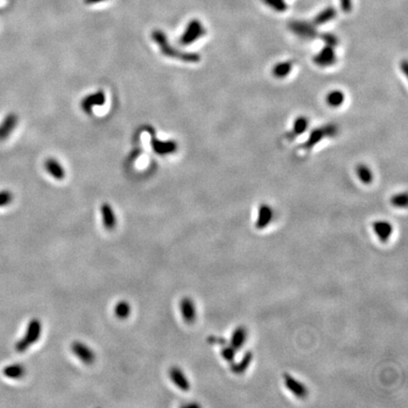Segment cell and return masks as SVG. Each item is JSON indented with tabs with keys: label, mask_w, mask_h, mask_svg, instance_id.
Here are the masks:
<instances>
[{
	"label": "cell",
	"mask_w": 408,
	"mask_h": 408,
	"mask_svg": "<svg viewBox=\"0 0 408 408\" xmlns=\"http://www.w3.org/2000/svg\"><path fill=\"white\" fill-rule=\"evenodd\" d=\"M151 38L160 48L162 54L167 58L177 59L181 62L187 63H196L200 62L201 57L198 53L181 51L176 47H173L167 39V36L165 35V32H162L161 30H154L151 33Z\"/></svg>",
	"instance_id": "cell-1"
},
{
	"label": "cell",
	"mask_w": 408,
	"mask_h": 408,
	"mask_svg": "<svg viewBox=\"0 0 408 408\" xmlns=\"http://www.w3.org/2000/svg\"><path fill=\"white\" fill-rule=\"evenodd\" d=\"M42 334V323L39 320L33 319L29 322L23 338H20L16 344V350L18 353H25L31 346L39 340Z\"/></svg>",
	"instance_id": "cell-2"
},
{
	"label": "cell",
	"mask_w": 408,
	"mask_h": 408,
	"mask_svg": "<svg viewBox=\"0 0 408 408\" xmlns=\"http://www.w3.org/2000/svg\"><path fill=\"white\" fill-rule=\"evenodd\" d=\"M338 134V128L335 124H327L320 128H316L311 131L308 138L306 139L302 148L304 149H312L324 138H333Z\"/></svg>",
	"instance_id": "cell-3"
},
{
	"label": "cell",
	"mask_w": 408,
	"mask_h": 408,
	"mask_svg": "<svg viewBox=\"0 0 408 408\" xmlns=\"http://www.w3.org/2000/svg\"><path fill=\"white\" fill-rule=\"evenodd\" d=\"M206 34V29L198 19H192L189 21L183 33L181 34L179 43L181 46H189L200 39Z\"/></svg>",
	"instance_id": "cell-4"
},
{
	"label": "cell",
	"mask_w": 408,
	"mask_h": 408,
	"mask_svg": "<svg viewBox=\"0 0 408 408\" xmlns=\"http://www.w3.org/2000/svg\"><path fill=\"white\" fill-rule=\"evenodd\" d=\"M289 30L293 32L295 35H297L300 39L313 40L318 37V32L316 30V26L314 24L307 22V21H301V20H296L292 21L288 25Z\"/></svg>",
	"instance_id": "cell-5"
},
{
	"label": "cell",
	"mask_w": 408,
	"mask_h": 408,
	"mask_svg": "<svg viewBox=\"0 0 408 408\" xmlns=\"http://www.w3.org/2000/svg\"><path fill=\"white\" fill-rule=\"evenodd\" d=\"M338 62V56L335 47L324 46L313 57V63L322 68H327L335 65Z\"/></svg>",
	"instance_id": "cell-6"
},
{
	"label": "cell",
	"mask_w": 408,
	"mask_h": 408,
	"mask_svg": "<svg viewBox=\"0 0 408 408\" xmlns=\"http://www.w3.org/2000/svg\"><path fill=\"white\" fill-rule=\"evenodd\" d=\"M283 384L286 389L292 393L296 398L303 400L308 396V389L303 383L298 381L289 373L284 372L283 374Z\"/></svg>",
	"instance_id": "cell-7"
},
{
	"label": "cell",
	"mask_w": 408,
	"mask_h": 408,
	"mask_svg": "<svg viewBox=\"0 0 408 408\" xmlns=\"http://www.w3.org/2000/svg\"><path fill=\"white\" fill-rule=\"evenodd\" d=\"M106 102V95L102 90H98L93 94H89L80 101V108L87 115H91L93 109L96 106H102Z\"/></svg>",
	"instance_id": "cell-8"
},
{
	"label": "cell",
	"mask_w": 408,
	"mask_h": 408,
	"mask_svg": "<svg viewBox=\"0 0 408 408\" xmlns=\"http://www.w3.org/2000/svg\"><path fill=\"white\" fill-rule=\"evenodd\" d=\"M372 230L378 240L382 244H386L392 236L394 228L387 220H376L372 223Z\"/></svg>",
	"instance_id": "cell-9"
},
{
	"label": "cell",
	"mask_w": 408,
	"mask_h": 408,
	"mask_svg": "<svg viewBox=\"0 0 408 408\" xmlns=\"http://www.w3.org/2000/svg\"><path fill=\"white\" fill-rule=\"evenodd\" d=\"M150 146L153 151L161 156L169 155L175 153L178 150V143L174 140H166L163 141L157 139L154 135H152L150 140Z\"/></svg>",
	"instance_id": "cell-10"
},
{
	"label": "cell",
	"mask_w": 408,
	"mask_h": 408,
	"mask_svg": "<svg viewBox=\"0 0 408 408\" xmlns=\"http://www.w3.org/2000/svg\"><path fill=\"white\" fill-rule=\"evenodd\" d=\"M71 350L75 356H77L80 361L86 365H92L95 360V354L93 350L82 342H73L71 345Z\"/></svg>",
	"instance_id": "cell-11"
},
{
	"label": "cell",
	"mask_w": 408,
	"mask_h": 408,
	"mask_svg": "<svg viewBox=\"0 0 408 408\" xmlns=\"http://www.w3.org/2000/svg\"><path fill=\"white\" fill-rule=\"evenodd\" d=\"M274 218V211L270 205L261 204L258 209L257 218L254 223V227L257 230H264L269 226Z\"/></svg>",
	"instance_id": "cell-12"
},
{
	"label": "cell",
	"mask_w": 408,
	"mask_h": 408,
	"mask_svg": "<svg viewBox=\"0 0 408 408\" xmlns=\"http://www.w3.org/2000/svg\"><path fill=\"white\" fill-rule=\"evenodd\" d=\"M18 116L15 113H10L0 122V142L8 139L10 135L16 130L18 124Z\"/></svg>",
	"instance_id": "cell-13"
},
{
	"label": "cell",
	"mask_w": 408,
	"mask_h": 408,
	"mask_svg": "<svg viewBox=\"0 0 408 408\" xmlns=\"http://www.w3.org/2000/svg\"><path fill=\"white\" fill-rule=\"evenodd\" d=\"M180 310L185 323L192 324L195 322L196 319V305L192 298L189 297L181 298L180 301Z\"/></svg>",
	"instance_id": "cell-14"
},
{
	"label": "cell",
	"mask_w": 408,
	"mask_h": 408,
	"mask_svg": "<svg viewBox=\"0 0 408 408\" xmlns=\"http://www.w3.org/2000/svg\"><path fill=\"white\" fill-rule=\"evenodd\" d=\"M169 377L171 379L174 385H176L178 388H180L182 391H189L191 388V385L188 379L182 369L179 367H172L169 369Z\"/></svg>",
	"instance_id": "cell-15"
},
{
	"label": "cell",
	"mask_w": 408,
	"mask_h": 408,
	"mask_svg": "<svg viewBox=\"0 0 408 408\" xmlns=\"http://www.w3.org/2000/svg\"><path fill=\"white\" fill-rule=\"evenodd\" d=\"M100 212H101L102 223L103 226L107 231H113L118 223L116 213L114 211L113 207L110 204L105 202L100 207Z\"/></svg>",
	"instance_id": "cell-16"
},
{
	"label": "cell",
	"mask_w": 408,
	"mask_h": 408,
	"mask_svg": "<svg viewBox=\"0 0 408 408\" xmlns=\"http://www.w3.org/2000/svg\"><path fill=\"white\" fill-rule=\"evenodd\" d=\"M45 168L48 174L53 177L55 180L62 181L65 178V170L55 158H47L45 162Z\"/></svg>",
	"instance_id": "cell-17"
},
{
	"label": "cell",
	"mask_w": 408,
	"mask_h": 408,
	"mask_svg": "<svg viewBox=\"0 0 408 408\" xmlns=\"http://www.w3.org/2000/svg\"><path fill=\"white\" fill-rule=\"evenodd\" d=\"M252 360H253V353L251 352H247L239 361H234L230 364V370L236 375H241L250 368Z\"/></svg>",
	"instance_id": "cell-18"
},
{
	"label": "cell",
	"mask_w": 408,
	"mask_h": 408,
	"mask_svg": "<svg viewBox=\"0 0 408 408\" xmlns=\"http://www.w3.org/2000/svg\"><path fill=\"white\" fill-rule=\"evenodd\" d=\"M247 339H248V330L243 325L238 326L232 333V336L230 338V345L234 347L236 351H239L247 342Z\"/></svg>",
	"instance_id": "cell-19"
},
{
	"label": "cell",
	"mask_w": 408,
	"mask_h": 408,
	"mask_svg": "<svg viewBox=\"0 0 408 408\" xmlns=\"http://www.w3.org/2000/svg\"><path fill=\"white\" fill-rule=\"evenodd\" d=\"M293 69V63L291 61H284L276 63L272 68V75L276 79H283L288 77Z\"/></svg>",
	"instance_id": "cell-20"
},
{
	"label": "cell",
	"mask_w": 408,
	"mask_h": 408,
	"mask_svg": "<svg viewBox=\"0 0 408 408\" xmlns=\"http://www.w3.org/2000/svg\"><path fill=\"white\" fill-rule=\"evenodd\" d=\"M337 16V11L334 7H328V8L322 10V12L315 16L313 19V22L315 26H322L325 24L328 23L330 21H332L333 19H335Z\"/></svg>",
	"instance_id": "cell-21"
},
{
	"label": "cell",
	"mask_w": 408,
	"mask_h": 408,
	"mask_svg": "<svg viewBox=\"0 0 408 408\" xmlns=\"http://www.w3.org/2000/svg\"><path fill=\"white\" fill-rule=\"evenodd\" d=\"M356 176L363 184L369 185L374 179V175L369 165L359 164L356 166Z\"/></svg>",
	"instance_id": "cell-22"
},
{
	"label": "cell",
	"mask_w": 408,
	"mask_h": 408,
	"mask_svg": "<svg viewBox=\"0 0 408 408\" xmlns=\"http://www.w3.org/2000/svg\"><path fill=\"white\" fill-rule=\"evenodd\" d=\"M345 99V94L341 90H332L326 95V103L331 108L341 107Z\"/></svg>",
	"instance_id": "cell-23"
},
{
	"label": "cell",
	"mask_w": 408,
	"mask_h": 408,
	"mask_svg": "<svg viewBox=\"0 0 408 408\" xmlns=\"http://www.w3.org/2000/svg\"><path fill=\"white\" fill-rule=\"evenodd\" d=\"M309 126V120L308 118L304 117V116H300L298 117L294 120L293 125H292V130H291L290 135L292 138H295L297 136H299L301 134H304Z\"/></svg>",
	"instance_id": "cell-24"
},
{
	"label": "cell",
	"mask_w": 408,
	"mask_h": 408,
	"mask_svg": "<svg viewBox=\"0 0 408 408\" xmlns=\"http://www.w3.org/2000/svg\"><path fill=\"white\" fill-rule=\"evenodd\" d=\"M26 369L20 364L10 365L3 369V374L10 379H20L25 375Z\"/></svg>",
	"instance_id": "cell-25"
},
{
	"label": "cell",
	"mask_w": 408,
	"mask_h": 408,
	"mask_svg": "<svg viewBox=\"0 0 408 408\" xmlns=\"http://www.w3.org/2000/svg\"><path fill=\"white\" fill-rule=\"evenodd\" d=\"M132 312L131 304L126 300H120L115 307V315L118 320H127Z\"/></svg>",
	"instance_id": "cell-26"
},
{
	"label": "cell",
	"mask_w": 408,
	"mask_h": 408,
	"mask_svg": "<svg viewBox=\"0 0 408 408\" xmlns=\"http://www.w3.org/2000/svg\"><path fill=\"white\" fill-rule=\"evenodd\" d=\"M389 203L393 207L398 208V209L406 208L408 203L407 194L405 192H400V193H397V194L393 195L389 199Z\"/></svg>",
	"instance_id": "cell-27"
},
{
	"label": "cell",
	"mask_w": 408,
	"mask_h": 408,
	"mask_svg": "<svg viewBox=\"0 0 408 408\" xmlns=\"http://www.w3.org/2000/svg\"><path fill=\"white\" fill-rule=\"evenodd\" d=\"M221 347H222V349H221V351H220L221 357H222L225 361L227 362V363H229V364H231V363H233V362L235 361L236 353H237V351H236V349L231 345H224L221 346Z\"/></svg>",
	"instance_id": "cell-28"
},
{
	"label": "cell",
	"mask_w": 408,
	"mask_h": 408,
	"mask_svg": "<svg viewBox=\"0 0 408 408\" xmlns=\"http://www.w3.org/2000/svg\"><path fill=\"white\" fill-rule=\"evenodd\" d=\"M262 1L269 8L274 10L278 13H283L288 8V6L284 2V0H262Z\"/></svg>",
	"instance_id": "cell-29"
},
{
	"label": "cell",
	"mask_w": 408,
	"mask_h": 408,
	"mask_svg": "<svg viewBox=\"0 0 408 408\" xmlns=\"http://www.w3.org/2000/svg\"><path fill=\"white\" fill-rule=\"evenodd\" d=\"M321 39L324 42L325 46H330V47H336L339 43L338 37L335 34L330 33V32L322 33L321 35Z\"/></svg>",
	"instance_id": "cell-30"
},
{
	"label": "cell",
	"mask_w": 408,
	"mask_h": 408,
	"mask_svg": "<svg viewBox=\"0 0 408 408\" xmlns=\"http://www.w3.org/2000/svg\"><path fill=\"white\" fill-rule=\"evenodd\" d=\"M14 199V195L9 190H1L0 191V208L8 206Z\"/></svg>",
	"instance_id": "cell-31"
},
{
	"label": "cell",
	"mask_w": 408,
	"mask_h": 408,
	"mask_svg": "<svg viewBox=\"0 0 408 408\" xmlns=\"http://www.w3.org/2000/svg\"><path fill=\"white\" fill-rule=\"evenodd\" d=\"M207 342L210 344H214V345L224 346L227 344V340L225 338L217 337V336L209 337L207 338Z\"/></svg>",
	"instance_id": "cell-32"
},
{
	"label": "cell",
	"mask_w": 408,
	"mask_h": 408,
	"mask_svg": "<svg viewBox=\"0 0 408 408\" xmlns=\"http://www.w3.org/2000/svg\"><path fill=\"white\" fill-rule=\"evenodd\" d=\"M340 5L344 13H350L352 11V0H340Z\"/></svg>",
	"instance_id": "cell-33"
},
{
	"label": "cell",
	"mask_w": 408,
	"mask_h": 408,
	"mask_svg": "<svg viewBox=\"0 0 408 408\" xmlns=\"http://www.w3.org/2000/svg\"><path fill=\"white\" fill-rule=\"evenodd\" d=\"M400 68H401V71L403 72V74H404L405 76H407L408 63L406 60H403V61L400 63Z\"/></svg>",
	"instance_id": "cell-34"
},
{
	"label": "cell",
	"mask_w": 408,
	"mask_h": 408,
	"mask_svg": "<svg viewBox=\"0 0 408 408\" xmlns=\"http://www.w3.org/2000/svg\"><path fill=\"white\" fill-rule=\"evenodd\" d=\"M103 1H106V0H84V3L87 5H94L97 3H101Z\"/></svg>",
	"instance_id": "cell-35"
}]
</instances>
